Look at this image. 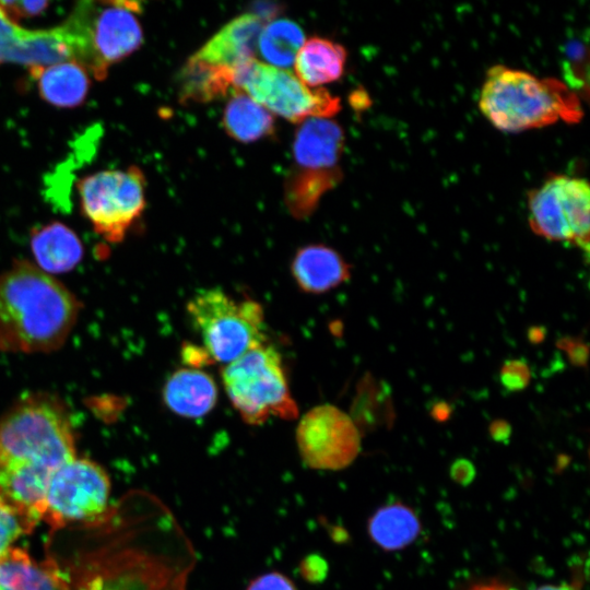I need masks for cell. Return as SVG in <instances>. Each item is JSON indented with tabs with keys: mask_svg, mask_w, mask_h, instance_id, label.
Returning <instances> with one entry per match:
<instances>
[{
	"mask_svg": "<svg viewBox=\"0 0 590 590\" xmlns=\"http://www.w3.org/2000/svg\"><path fill=\"white\" fill-rule=\"evenodd\" d=\"M305 43L300 26L290 19H276L266 24L258 38L257 49L268 64L284 69L294 64Z\"/></svg>",
	"mask_w": 590,
	"mask_h": 590,
	"instance_id": "obj_25",
	"label": "cell"
},
{
	"mask_svg": "<svg viewBox=\"0 0 590 590\" xmlns=\"http://www.w3.org/2000/svg\"><path fill=\"white\" fill-rule=\"evenodd\" d=\"M137 2L85 1L62 24L75 49V61L97 80L107 76L111 64L140 48L143 31Z\"/></svg>",
	"mask_w": 590,
	"mask_h": 590,
	"instance_id": "obj_4",
	"label": "cell"
},
{
	"mask_svg": "<svg viewBox=\"0 0 590 590\" xmlns=\"http://www.w3.org/2000/svg\"><path fill=\"white\" fill-rule=\"evenodd\" d=\"M221 379L232 405L249 425H261L270 417L291 421L298 416L282 356L267 342L225 364Z\"/></svg>",
	"mask_w": 590,
	"mask_h": 590,
	"instance_id": "obj_5",
	"label": "cell"
},
{
	"mask_svg": "<svg viewBox=\"0 0 590 590\" xmlns=\"http://www.w3.org/2000/svg\"><path fill=\"white\" fill-rule=\"evenodd\" d=\"M36 523L0 506V558L23 534L32 532Z\"/></svg>",
	"mask_w": 590,
	"mask_h": 590,
	"instance_id": "obj_28",
	"label": "cell"
},
{
	"mask_svg": "<svg viewBox=\"0 0 590 590\" xmlns=\"http://www.w3.org/2000/svg\"><path fill=\"white\" fill-rule=\"evenodd\" d=\"M420 532L421 522L415 511L399 502L381 506L367 521L370 540L384 551L409 546Z\"/></svg>",
	"mask_w": 590,
	"mask_h": 590,
	"instance_id": "obj_21",
	"label": "cell"
},
{
	"mask_svg": "<svg viewBox=\"0 0 590 590\" xmlns=\"http://www.w3.org/2000/svg\"><path fill=\"white\" fill-rule=\"evenodd\" d=\"M361 436L351 416L332 404L308 410L295 432L303 463L322 471H338L352 464L361 450Z\"/></svg>",
	"mask_w": 590,
	"mask_h": 590,
	"instance_id": "obj_11",
	"label": "cell"
},
{
	"mask_svg": "<svg viewBox=\"0 0 590 590\" xmlns=\"http://www.w3.org/2000/svg\"><path fill=\"white\" fill-rule=\"evenodd\" d=\"M430 414H432L434 420H436L438 422H444V421L448 420L450 414H451L450 405L445 401H440L438 403H435L433 409H432Z\"/></svg>",
	"mask_w": 590,
	"mask_h": 590,
	"instance_id": "obj_38",
	"label": "cell"
},
{
	"mask_svg": "<svg viewBox=\"0 0 590 590\" xmlns=\"http://www.w3.org/2000/svg\"><path fill=\"white\" fill-rule=\"evenodd\" d=\"M33 31L20 27L0 7V63L26 66Z\"/></svg>",
	"mask_w": 590,
	"mask_h": 590,
	"instance_id": "obj_26",
	"label": "cell"
},
{
	"mask_svg": "<svg viewBox=\"0 0 590 590\" xmlns=\"http://www.w3.org/2000/svg\"><path fill=\"white\" fill-rule=\"evenodd\" d=\"M223 128L236 141L251 143L272 135L274 118L248 95L235 92L223 111Z\"/></svg>",
	"mask_w": 590,
	"mask_h": 590,
	"instance_id": "obj_24",
	"label": "cell"
},
{
	"mask_svg": "<svg viewBox=\"0 0 590 590\" xmlns=\"http://www.w3.org/2000/svg\"><path fill=\"white\" fill-rule=\"evenodd\" d=\"M530 380V366L522 358L507 359L500 367L499 381L508 392H518L526 389Z\"/></svg>",
	"mask_w": 590,
	"mask_h": 590,
	"instance_id": "obj_29",
	"label": "cell"
},
{
	"mask_svg": "<svg viewBox=\"0 0 590 590\" xmlns=\"http://www.w3.org/2000/svg\"><path fill=\"white\" fill-rule=\"evenodd\" d=\"M344 132L329 118L310 117L302 121L293 141L297 167L308 169L337 168L344 148Z\"/></svg>",
	"mask_w": 590,
	"mask_h": 590,
	"instance_id": "obj_16",
	"label": "cell"
},
{
	"mask_svg": "<svg viewBox=\"0 0 590 590\" xmlns=\"http://www.w3.org/2000/svg\"><path fill=\"white\" fill-rule=\"evenodd\" d=\"M30 70L37 81L40 97L50 105L71 108L85 101L90 75L79 62L69 60Z\"/></svg>",
	"mask_w": 590,
	"mask_h": 590,
	"instance_id": "obj_18",
	"label": "cell"
},
{
	"mask_svg": "<svg viewBox=\"0 0 590 590\" xmlns=\"http://www.w3.org/2000/svg\"><path fill=\"white\" fill-rule=\"evenodd\" d=\"M181 358L186 367L202 368L214 364L208 352L200 345L186 343L181 347Z\"/></svg>",
	"mask_w": 590,
	"mask_h": 590,
	"instance_id": "obj_34",
	"label": "cell"
},
{
	"mask_svg": "<svg viewBox=\"0 0 590 590\" xmlns=\"http://www.w3.org/2000/svg\"><path fill=\"white\" fill-rule=\"evenodd\" d=\"M47 1H0V7L10 20L16 23L20 17H33L44 12Z\"/></svg>",
	"mask_w": 590,
	"mask_h": 590,
	"instance_id": "obj_33",
	"label": "cell"
},
{
	"mask_svg": "<svg viewBox=\"0 0 590 590\" xmlns=\"http://www.w3.org/2000/svg\"><path fill=\"white\" fill-rule=\"evenodd\" d=\"M110 481L106 471L85 458H72L51 475L42 520L54 531L87 524L108 512Z\"/></svg>",
	"mask_w": 590,
	"mask_h": 590,
	"instance_id": "obj_9",
	"label": "cell"
},
{
	"mask_svg": "<svg viewBox=\"0 0 590 590\" xmlns=\"http://www.w3.org/2000/svg\"><path fill=\"white\" fill-rule=\"evenodd\" d=\"M339 168L297 167L284 184V203L295 219H306L317 209L321 197L341 179Z\"/></svg>",
	"mask_w": 590,
	"mask_h": 590,
	"instance_id": "obj_23",
	"label": "cell"
},
{
	"mask_svg": "<svg viewBox=\"0 0 590 590\" xmlns=\"http://www.w3.org/2000/svg\"><path fill=\"white\" fill-rule=\"evenodd\" d=\"M467 590H516V589L499 580H487V581L476 582L475 585L469 587Z\"/></svg>",
	"mask_w": 590,
	"mask_h": 590,
	"instance_id": "obj_37",
	"label": "cell"
},
{
	"mask_svg": "<svg viewBox=\"0 0 590 590\" xmlns=\"http://www.w3.org/2000/svg\"><path fill=\"white\" fill-rule=\"evenodd\" d=\"M529 224L541 237L564 241L589 255L590 189L583 178L557 175L530 191Z\"/></svg>",
	"mask_w": 590,
	"mask_h": 590,
	"instance_id": "obj_10",
	"label": "cell"
},
{
	"mask_svg": "<svg viewBox=\"0 0 590 590\" xmlns=\"http://www.w3.org/2000/svg\"><path fill=\"white\" fill-rule=\"evenodd\" d=\"M298 570L303 579L310 583H318L326 579L329 565L324 557L319 554H308L302 558Z\"/></svg>",
	"mask_w": 590,
	"mask_h": 590,
	"instance_id": "obj_32",
	"label": "cell"
},
{
	"mask_svg": "<svg viewBox=\"0 0 590 590\" xmlns=\"http://www.w3.org/2000/svg\"><path fill=\"white\" fill-rule=\"evenodd\" d=\"M75 456L70 410L58 396H24L0 417V506L42 520L54 472Z\"/></svg>",
	"mask_w": 590,
	"mask_h": 590,
	"instance_id": "obj_1",
	"label": "cell"
},
{
	"mask_svg": "<svg viewBox=\"0 0 590 590\" xmlns=\"http://www.w3.org/2000/svg\"><path fill=\"white\" fill-rule=\"evenodd\" d=\"M178 96L182 104H204L226 96L234 86L231 68L211 64L190 56L179 70Z\"/></svg>",
	"mask_w": 590,
	"mask_h": 590,
	"instance_id": "obj_19",
	"label": "cell"
},
{
	"mask_svg": "<svg viewBox=\"0 0 590 590\" xmlns=\"http://www.w3.org/2000/svg\"><path fill=\"white\" fill-rule=\"evenodd\" d=\"M291 273L299 290L308 294L330 292L351 278V266L335 249L310 244L295 252Z\"/></svg>",
	"mask_w": 590,
	"mask_h": 590,
	"instance_id": "obj_13",
	"label": "cell"
},
{
	"mask_svg": "<svg viewBox=\"0 0 590 590\" xmlns=\"http://www.w3.org/2000/svg\"><path fill=\"white\" fill-rule=\"evenodd\" d=\"M564 76L570 90H588L587 49L585 45L573 39L564 48Z\"/></svg>",
	"mask_w": 590,
	"mask_h": 590,
	"instance_id": "obj_27",
	"label": "cell"
},
{
	"mask_svg": "<svg viewBox=\"0 0 590 590\" xmlns=\"http://www.w3.org/2000/svg\"><path fill=\"white\" fill-rule=\"evenodd\" d=\"M346 61L345 48L328 38L311 37L299 49L294 68L306 86L317 87L339 80Z\"/></svg>",
	"mask_w": 590,
	"mask_h": 590,
	"instance_id": "obj_20",
	"label": "cell"
},
{
	"mask_svg": "<svg viewBox=\"0 0 590 590\" xmlns=\"http://www.w3.org/2000/svg\"><path fill=\"white\" fill-rule=\"evenodd\" d=\"M451 473L458 481H468L474 475V469L469 461L460 459L452 464Z\"/></svg>",
	"mask_w": 590,
	"mask_h": 590,
	"instance_id": "obj_36",
	"label": "cell"
},
{
	"mask_svg": "<svg viewBox=\"0 0 590 590\" xmlns=\"http://www.w3.org/2000/svg\"><path fill=\"white\" fill-rule=\"evenodd\" d=\"M479 107L498 130L520 132L556 123L578 122L581 103L563 81L495 66L486 73Z\"/></svg>",
	"mask_w": 590,
	"mask_h": 590,
	"instance_id": "obj_3",
	"label": "cell"
},
{
	"mask_svg": "<svg viewBox=\"0 0 590 590\" xmlns=\"http://www.w3.org/2000/svg\"><path fill=\"white\" fill-rule=\"evenodd\" d=\"M529 338L532 342H540L544 338V331H540V328H533L529 332Z\"/></svg>",
	"mask_w": 590,
	"mask_h": 590,
	"instance_id": "obj_40",
	"label": "cell"
},
{
	"mask_svg": "<svg viewBox=\"0 0 590 590\" xmlns=\"http://www.w3.org/2000/svg\"><path fill=\"white\" fill-rule=\"evenodd\" d=\"M263 20L257 13L240 14L223 25L192 56L231 69L255 58Z\"/></svg>",
	"mask_w": 590,
	"mask_h": 590,
	"instance_id": "obj_12",
	"label": "cell"
},
{
	"mask_svg": "<svg viewBox=\"0 0 590 590\" xmlns=\"http://www.w3.org/2000/svg\"><path fill=\"white\" fill-rule=\"evenodd\" d=\"M80 208L95 233L121 241L145 209V178L138 166L94 173L78 182Z\"/></svg>",
	"mask_w": 590,
	"mask_h": 590,
	"instance_id": "obj_8",
	"label": "cell"
},
{
	"mask_svg": "<svg viewBox=\"0 0 590 590\" xmlns=\"http://www.w3.org/2000/svg\"><path fill=\"white\" fill-rule=\"evenodd\" d=\"M233 71L235 87L271 114L291 122L310 117L330 118L341 109L340 98L326 88L311 90L292 72L255 58Z\"/></svg>",
	"mask_w": 590,
	"mask_h": 590,
	"instance_id": "obj_7",
	"label": "cell"
},
{
	"mask_svg": "<svg viewBox=\"0 0 590 590\" xmlns=\"http://www.w3.org/2000/svg\"><path fill=\"white\" fill-rule=\"evenodd\" d=\"M535 590H575L573 586L567 583L562 585H546L536 588Z\"/></svg>",
	"mask_w": 590,
	"mask_h": 590,
	"instance_id": "obj_39",
	"label": "cell"
},
{
	"mask_svg": "<svg viewBox=\"0 0 590 590\" xmlns=\"http://www.w3.org/2000/svg\"><path fill=\"white\" fill-rule=\"evenodd\" d=\"M81 310L76 296L28 260L0 272V350L49 353L60 349Z\"/></svg>",
	"mask_w": 590,
	"mask_h": 590,
	"instance_id": "obj_2",
	"label": "cell"
},
{
	"mask_svg": "<svg viewBox=\"0 0 590 590\" xmlns=\"http://www.w3.org/2000/svg\"><path fill=\"white\" fill-rule=\"evenodd\" d=\"M349 415L361 434L381 426L391 427L396 412L390 386L369 373L365 374L357 382Z\"/></svg>",
	"mask_w": 590,
	"mask_h": 590,
	"instance_id": "obj_22",
	"label": "cell"
},
{
	"mask_svg": "<svg viewBox=\"0 0 590 590\" xmlns=\"http://www.w3.org/2000/svg\"><path fill=\"white\" fill-rule=\"evenodd\" d=\"M489 434L493 439L504 441L509 438L511 426L505 420H494L489 425Z\"/></svg>",
	"mask_w": 590,
	"mask_h": 590,
	"instance_id": "obj_35",
	"label": "cell"
},
{
	"mask_svg": "<svg viewBox=\"0 0 590 590\" xmlns=\"http://www.w3.org/2000/svg\"><path fill=\"white\" fill-rule=\"evenodd\" d=\"M556 346L566 354L571 365L575 367H587L589 346L585 340L577 337H563L556 341Z\"/></svg>",
	"mask_w": 590,
	"mask_h": 590,
	"instance_id": "obj_31",
	"label": "cell"
},
{
	"mask_svg": "<svg viewBox=\"0 0 590 590\" xmlns=\"http://www.w3.org/2000/svg\"><path fill=\"white\" fill-rule=\"evenodd\" d=\"M217 397L216 382L209 373L186 366L173 371L162 389L166 408L190 420L208 415L214 409Z\"/></svg>",
	"mask_w": 590,
	"mask_h": 590,
	"instance_id": "obj_15",
	"label": "cell"
},
{
	"mask_svg": "<svg viewBox=\"0 0 590 590\" xmlns=\"http://www.w3.org/2000/svg\"><path fill=\"white\" fill-rule=\"evenodd\" d=\"M246 590H298L295 582L285 574L272 570L252 578Z\"/></svg>",
	"mask_w": 590,
	"mask_h": 590,
	"instance_id": "obj_30",
	"label": "cell"
},
{
	"mask_svg": "<svg viewBox=\"0 0 590 590\" xmlns=\"http://www.w3.org/2000/svg\"><path fill=\"white\" fill-rule=\"evenodd\" d=\"M31 249L36 266L46 273L73 270L83 258L78 235L60 222L48 223L32 232Z\"/></svg>",
	"mask_w": 590,
	"mask_h": 590,
	"instance_id": "obj_17",
	"label": "cell"
},
{
	"mask_svg": "<svg viewBox=\"0 0 590 590\" xmlns=\"http://www.w3.org/2000/svg\"><path fill=\"white\" fill-rule=\"evenodd\" d=\"M186 311L214 363L225 365L267 342L263 308L253 299H236L219 287L202 288L189 298Z\"/></svg>",
	"mask_w": 590,
	"mask_h": 590,
	"instance_id": "obj_6",
	"label": "cell"
},
{
	"mask_svg": "<svg viewBox=\"0 0 590 590\" xmlns=\"http://www.w3.org/2000/svg\"><path fill=\"white\" fill-rule=\"evenodd\" d=\"M0 590H74L66 569L50 555L36 560L12 547L0 558Z\"/></svg>",
	"mask_w": 590,
	"mask_h": 590,
	"instance_id": "obj_14",
	"label": "cell"
}]
</instances>
